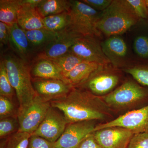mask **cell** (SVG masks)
<instances>
[{"label": "cell", "mask_w": 148, "mask_h": 148, "mask_svg": "<svg viewBox=\"0 0 148 148\" xmlns=\"http://www.w3.org/2000/svg\"><path fill=\"white\" fill-rule=\"evenodd\" d=\"M50 103L64 114L68 123L87 121L103 123L116 117L101 97L78 87H73L65 98Z\"/></svg>", "instance_id": "1"}, {"label": "cell", "mask_w": 148, "mask_h": 148, "mask_svg": "<svg viewBox=\"0 0 148 148\" xmlns=\"http://www.w3.org/2000/svg\"><path fill=\"white\" fill-rule=\"evenodd\" d=\"M117 116L148 105V88L132 78H125L118 87L101 97Z\"/></svg>", "instance_id": "2"}, {"label": "cell", "mask_w": 148, "mask_h": 148, "mask_svg": "<svg viewBox=\"0 0 148 148\" xmlns=\"http://www.w3.org/2000/svg\"><path fill=\"white\" fill-rule=\"evenodd\" d=\"M141 20L127 0H113L110 5L101 12L97 29L108 38L119 36Z\"/></svg>", "instance_id": "3"}, {"label": "cell", "mask_w": 148, "mask_h": 148, "mask_svg": "<svg viewBox=\"0 0 148 148\" xmlns=\"http://www.w3.org/2000/svg\"><path fill=\"white\" fill-rule=\"evenodd\" d=\"M2 58L5 63L11 84L15 90L18 108L30 105L37 96L32 84L30 64L13 52L5 53Z\"/></svg>", "instance_id": "4"}, {"label": "cell", "mask_w": 148, "mask_h": 148, "mask_svg": "<svg viewBox=\"0 0 148 148\" xmlns=\"http://www.w3.org/2000/svg\"><path fill=\"white\" fill-rule=\"evenodd\" d=\"M124 73L111 63L100 65L87 79L76 87L103 97L113 91L124 81Z\"/></svg>", "instance_id": "5"}, {"label": "cell", "mask_w": 148, "mask_h": 148, "mask_svg": "<svg viewBox=\"0 0 148 148\" xmlns=\"http://www.w3.org/2000/svg\"><path fill=\"white\" fill-rule=\"evenodd\" d=\"M71 23L69 29L81 36H94L99 38L102 34L97 29L101 12L95 10L81 1H71L69 11Z\"/></svg>", "instance_id": "6"}, {"label": "cell", "mask_w": 148, "mask_h": 148, "mask_svg": "<svg viewBox=\"0 0 148 148\" xmlns=\"http://www.w3.org/2000/svg\"><path fill=\"white\" fill-rule=\"evenodd\" d=\"M51 107L50 102L44 101L37 95L30 105L18 108V131L33 134L42 122Z\"/></svg>", "instance_id": "7"}, {"label": "cell", "mask_w": 148, "mask_h": 148, "mask_svg": "<svg viewBox=\"0 0 148 148\" xmlns=\"http://www.w3.org/2000/svg\"><path fill=\"white\" fill-rule=\"evenodd\" d=\"M99 39L94 36H79L76 39L69 51L84 61L99 65L110 64V61L104 53Z\"/></svg>", "instance_id": "8"}, {"label": "cell", "mask_w": 148, "mask_h": 148, "mask_svg": "<svg viewBox=\"0 0 148 148\" xmlns=\"http://www.w3.org/2000/svg\"><path fill=\"white\" fill-rule=\"evenodd\" d=\"M111 127H123L134 134L148 132V105L117 116L110 121L99 123L94 132Z\"/></svg>", "instance_id": "9"}, {"label": "cell", "mask_w": 148, "mask_h": 148, "mask_svg": "<svg viewBox=\"0 0 148 148\" xmlns=\"http://www.w3.org/2000/svg\"><path fill=\"white\" fill-rule=\"evenodd\" d=\"M68 124L64 114L51 106L42 122L32 135L55 143L64 133Z\"/></svg>", "instance_id": "10"}, {"label": "cell", "mask_w": 148, "mask_h": 148, "mask_svg": "<svg viewBox=\"0 0 148 148\" xmlns=\"http://www.w3.org/2000/svg\"><path fill=\"white\" fill-rule=\"evenodd\" d=\"M100 122L87 121L68 123L55 143L56 148H75L88 135L93 133Z\"/></svg>", "instance_id": "11"}, {"label": "cell", "mask_w": 148, "mask_h": 148, "mask_svg": "<svg viewBox=\"0 0 148 148\" xmlns=\"http://www.w3.org/2000/svg\"><path fill=\"white\" fill-rule=\"evenodd\" d=\"M33 87L37 95L47 102L65 98L73 86L62 80L32 78Z\"/></svg>", "instance_id": "12"}, {"label": "cell", "mask_w": 148, "mask_h": 148, "mask_svg": "<svg viewBox=\"0 0 148 148\" xmlns=\"http://www.w3.org/2000/svg\"><path fill=\"white\" fill-rule=\"evenodd\" d=\"M103 148H127L134 133L120 127H106L93 132Z\"/></svg>", "instance_id": "13"}, {"label": "cell", "mask_w": 148, "mask_h": 148, "mask_svg": "<svg viewBox=\"0 0 148 148\" xmlns=\"http://www.w3.org/2000/svg\"><path fill=\"white\" fill-rule=\"evenodd\" d=\"M8 28L10 47L18 57L30 64L36 56L32 50L24 30L17 23Z\"/></svg>", "instance_id": "14"}, {"label": "cell", "mask_w": 148, "mask_h": 148, "mask_svg": "<svg viewBox=\"0 0 148 148\" xmlns=\"http://www.w3.org/2000/svg\"><path fill=\"white\" fill-rule=\"evenodd\" d=\"M79 36H81L72 32L69 28L60 32L58 38L37 56L50 59L58 58L69 52L76 39Z\"/></svg>", "instance_id": "15"}, {"label": "cell", "mask_w": 148, "mask_h": 148, "mask_svg": "<svg viewBox=\"0 0 148 148\" xmlns=\"http://www.w3.org/2000/svg\"><path fill=\"white\" fill-rule=\"evenodd\" d=\"M30 66L32 78L53 79L68 82L60 69L50 59L37 56L30 63Z\"/></svg>", "instance_id": "16"}, {"label": "cell", "mask_w": 148, "mask_h": 148, "mask_svg": "<svg viewBox=\"0 0 148 148\" xmlns=\"http://www.w3.org/2000/svg\"><path fill=\"white\" fill-rule=\"evenodd\" d=\"M104 53L111 64L121 69L122 63L127 55V48L125 42L119 36L109 37L101 43Z\"/></svg>", "instance_id": "17"}, {"label": "cell", "mask_w": 148, "mask_h": 148, "mask_svg": "<svg viewBox=\"0 0 148 148\" xmlns=\"http://www.w3.org/2000/svg\"><path fill=\"white\" fill-rule=\"evenodd\" d=\"M21 5L18 10L17 24L24 31L44 28L43 18L36 7L28 3L26 0H20Z\"/></svg>", "instance_id": "18"}, {"label": "cell", "mask_w": 148, "mask_h": 148, "mask_svg": "<svg viewBox=\"0 0 148 148\" xmlns=\"http://www.w3.org/2000/svg\"><path fill=\"white\" fill-rule=\"evenodd\" d=\"M24 32L36 56L57 38L60 33L52 32L45 28Z\"/></svg>", "instance_id": "19"}, {"label": "cell", "mask_w": 148, "mask_h": 148, "mask_svg": "<svg viewBox=\"0 0 148 148\" xmlns=\"http://www.w3.org/2000/svg\"><path fill=\"white\" fill-rule=\"evenodd\" d=\"M99 65L94 62L83 61L67 74L65 77L69 83L73 87H76L87 79Z\"/></svg>", "instance_id": "20"}, {"label": "cell", "mask_w": 148, "mask_h": 148, "mask_svg": "<svg viewBox=\"0 0 148 148\" xmlns=\"http://www.w3.org/2000/svg\"><path fill=\"white\" fill-rule=\"evenodd\" d=\"M71 1L41 0L36 7L37 10L43 18L46 16L68 12Z\"/></svg>", "instance_id": "21"}, {"label": "cell", "mask_w": 148, "mask_h": 148, "mask_svg": "<svg viewBox=\"0 0 148 148\" xmlns=\"http://www.w3.org/2000/svg\"><path fill=\"white\" fill-rule=\"evenodd\" d=\"M20 0L0 1V21L8 27L16 24L18 10L21 7Z\"/></svg>", "instance_id": "22"}, {"label": "cell", "mask_w": 148, "mask_h": 148, "mask_svg": "<svg viewBox=\"0 0 148 148\" xmlns=\"http://www.w3.org/2000/svg\"><path fill=\"white\" fill-rule=\"evenodd\" d=\"M45 29L55 33H60L68 29L71 23L69 11L46 16L43 18Z\"/></svg>", "instance_id": "23"}, {"label": "cell", "mask_w": 148, "mask_h": 148, "mask_svg": "<svg viewBox=\"0 0 148 148\" xmlns=\"http://www.w3.org/2000/svg\"><path fill=\"white\" fill-rule=\"evenodd\" d=\"M121 70L140 84L148 88V62L128 65Z\"/></svg>", "instance_id": "24"}, {"label": "cell", "mask_w": 148, "mask_h": 148, "mask_svg": "<svg viewBox=\"0 0 148 148\" xmlns=\"http://www.w3.org/2000/svg\"><path fill=\"white\" fill-rule=\"evenodd\" d=\"M50 60L58 66L65 77L77 65L84 61L75 54L70 51L58 58Z\"/></svg>", "instance_id": "25"}, {"label": "cell", "mask_w": 148, "mask_h": 148, "mask_svg": "<svg viewBox=\"0 0 148 148\" xmlns=\"http://www.w3.org/2000/svg\"><path fill=\"white\" fill-rule=\"evenodd\" d=\"M15 90L11 84L6 67L5 63L2 58L0 62V95L5 96L12 100Z\"/></svg>", "instance_id": "26"}, {"label": "cell", "mask_w": 148, "mask_h": 148, "mask_svg": "<svg viewBox=\"0 0 148 148\" xmlns=\"http://www.w3.org/2000/svg\"><path fill=\"white\" fill-rule=\"evenodd\" d=\"M31 135L17 131L6 139L5 148H28Z\"/></svg>", "instance_id": "27"}, {"label": "cell", "mask_w": 148, "mask_h": 148, "mask_svg": "<svg viewBox=\"0 0 148 148\" xmlns=\"http://www.w3.org/2000/svg\"><path fill=\"white\" fill-rule=\"evenodd\" d=\"M19 130V123L17 117L5 118L0 119V138L7 139L17 132Z\"/></svg>", "instance_id": "28"}, {"label": "cell", "mask_w": 148, "mask_h": 148, "mask_svg": "<svg viewBox=\"0 0 148 148\" xmlns=\"http://www.w3.org/2000/svg\"><path fill=\"white\" fill-rule=\"evenodd\" d=\"M17 111L12 100L0 95V119L10 117H17Z\"/></svg>", "instance_id": "29"}, {"label": "cell", "mask_w": 148, "mask_h": 148, "mask_svg": "<svg viewBox=\"0 0 148 148\" xmlns=\"http://www.w3.org/2000/svg\"><path fill=\"white\" fill-rule=\"evenodd\" d=\"M133 48L135 53L145 60H148V36L140 35L134 40Z\"/></svg>", "instance_id": "30"}, {"label": "cell", "mask_w": 148, "mask_h": 148, "mask_svg": "<svg viewBox=\"0 0 148 148\" xmlns=\"http://www.w3.org/2000/svg\"><path fill=\"white\" fill-rule=\"evenodd\" d=\"M127 1L140 19L148 20V9L145 0H127Z\"/></svg>", "instance_id": "31"}, {"label": "cell", "mask_w": 148, "mask_h": 148, "mask_svg": "<svg viewBox=\"0 0 148 148\" xmlns=\"http://www.w3.org/2000/svg\"><path fill=\"white\" fill-rule=\"evenodd\" d=\"M127 148H148V132L134 134Z\"/></svg>", "instance_id": "32"}, {"label": "cell", "mask_w": 148, "mask_h": 148, "mask_svg": "<svg viewBox=\"0 0 148 148\" xmlns=\"http://www.w3.org/2000/svg\"><path fill=\"white\" fill-rule=\"evenodd\" d=\"M28 148H56L55 143L39 136L32 135Z\"/></svg>", "instance_id": "33"}, {"label": "cell", "mask_w": 148, "mask_h": 148, "mask_svg": "<svg viewBox=\"0 0 148 148\" xmlns=\"http://www.w3.org/2000/svg\"><path fill=\"white\" fill-rule=\"evenodd\" d=\"M113 0H82L84 3L98 11L103 12L110 5Z\"/></svg>", "instance_id": "34"}, {"label": "cell", "mask_w": 148, "mask_h": 148, "mask_svg": "<svg viewBox=\"0 0 148 148\" xmlns=\"http://www.w3.org/2000/svg\"><path fill=\"white\" fill-rule=\"evenodd\" d=\"M75 148H103L96 140L93 133L82 140Z\"/></svg>", "instance_id": "35"}, {"label": "cell", "mask_w": 148, "mask_h": 148, "mask_svg": "<svg viewBox=\"0 0 148 148\" xmlns=\"http://www.w3.org/2000/svg\"><path fill=\"white\" fill-rule=\"evenodd\" d=\"M0 43L1 47L9 45V32L8 27L2 22H0Z\"/></svg>", "instance_id": "36"}, {"label": "cell", "mask_w": 148, "mask_h": 148, "mask_svg": "<svg viewBox=\"0 0 148 148\" xmlns=\"http://www.w3.org/2000/svg\"><path fill=\"white\" fill-rule=\"evenodd\" d=\"M1 140V145H0V148H5V140L6 139Z\"/></svg>", "instance_id": "37"}, {"label": "cell", "mask_w": 148, "mask_h": 148, "mask_svg": "<svg viewBox=\"0 0 148 148\" xmlns=\"http://www.w3.org/2000/svg\"><path fill=\"white\" fill-rule=\"evenodd\" d=\"M146 4H147V6L148 9V0H145Z\"/></svg>", "instance_id": "38"}, {"label": "cell", "mask_w": 148, "mask_h": 148, "mask_svg": "<svg viewBox=\"0 0 148 148\" xmlns=\"http://www.w3.org/2000/svg\"></svg>", "instance_id": "39"}]
</instances>
